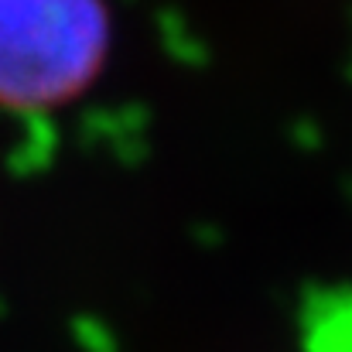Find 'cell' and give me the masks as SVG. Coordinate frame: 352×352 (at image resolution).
<instances>
[{
    "label": "cell",
    "instance_id": "obj_1",
    "mask_svg": "<svg viewBox=\"0 0 352 352\" xmlns=\"http://www.w3.org/2000/svg\"><path fill=\"white\" fill-rule=\"evenodd\" d=\"M107 48L103 0H0V107L52 110L76 100Z\"/></svg>",
    "mask_w": 352,
    "mask_h": 352
}]
</instances>
